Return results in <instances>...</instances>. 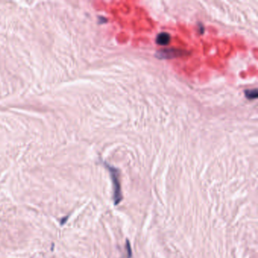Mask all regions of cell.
I'll use <instances>...</instances> for the list:
<instances>
[{"label": "cell", "instance_id": "6da1fadb", "mask_svg": "<svg viewBox=\"0 0 258 258\" xmlns=\"http://www.w3.org/2000/svg\"><path fill=\"white\" fill-rule=\"evenodd\" d=\"M105 166L110 173L111 181L113 183V201L114 205H117L121 202L123 199V195L121 192V186L120 182V170L117 168L108 164V163H105Z\"/></svg>", "mask_w": 258, "mask_h": 258}, {"label": "cell", "instance_id": "7a4b0ae2", "mask_svg": "<svg viewBox=\"0 0 258 258\" xmlns=\"http://www.w3.org/2000/svg\"><path fill=\"white\" fill-rule=\"evenodd\" d=\"M186 52L184 50L178 49H161L156 53V56L158 59H170L173 58L179 57L181 55H184Z\"/></svg>", "mask_w": 258, "mask_h": 258}, {"label": "cell", "instance_id": "3957f363", "mask_svg": "<svg viewBox=\"0 0 258 258\" xmlns=\"http://www.w3.org/2000/svg\"><path fill=\"white\" fill-rule=\"evenodd\" d=\"M170 35L166 32H162L157 36L156 42L160 45H167L170 42Z\"/></svg>", "mask_w": 258, "mask_h": 258}, {"label": "cell", "instance_id": "277c9868", "mask_svg": "<svg viewBox=\"0 0 258 258\" xmlns=\"http://www.w3.org/2000/svg\"><path fill=\"white\" fill-rule=\"evenodd\" d=\"M245 95L249 100L256 99L258 96V92L256 89H247L245 91Z\"/></svg>", "mask_w": 258, "mask_h": 258}, {"label": "cell", "instance_id": "5b68a950", "mask_svg": "<svg viewBox=\"0 0 258 258\" xmlns=\"http://www.w3.org/2000/svg\"><path fill=\"white\" fill-rule=\"evenodd\" d=\"M125 248H126V255L123 254L121 258H132V248H131V245H130V243H129V240H126Z\"/></svg>", "mask_w": 258, "mask_h": 258}]
</instances>
